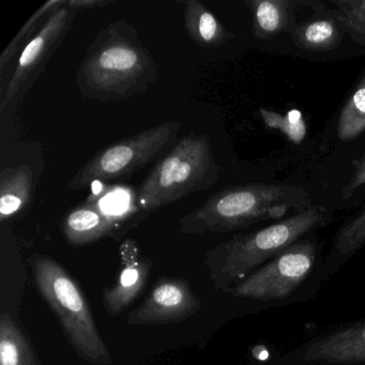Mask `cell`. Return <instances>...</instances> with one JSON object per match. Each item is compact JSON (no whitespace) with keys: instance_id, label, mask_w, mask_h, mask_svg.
I'll use <instances>...</instances> for the list:
<instances>
[{"instance_id":"2","label":"cell","mask_w":365,"mask_h":365,"mask_svg":"<svg viewBox=\"0 0 365 365\" xmlns=\"http://www.w3.org/2000/svg\"><path fill=\"white\" fill-rule=\"evenodd\" d=\"M309 195L303 187L286 185H232L213 194L200 208L179 220L183 235L205 236L249 227L267 220L283 219L289 211L307 210Z\"/></svg>"},{"instance_id":"8","label":"cell","mask_w":365,"mask_h":365,"mask_svg":"<svg viewBox=\"0 0 365 365\" xmlns=\"http://www.w3.org/2000/svg\"><path fill=\"white\" fill-rule=\"evenodd\" d=\"M78 12L68 3L66 4L46 18L39 33L25 46L11 80L1 98V112H5L6 108L14 103H20L27 91L37 82L48 61L71 31Z\"/></svg>"},{"instance_id":"4","label":"cell","mask_w":365,"mask_h":365,"mask_svg":"<svg viewBox=\"0 0 365 365\" xmlns=\"http://www.w3.org/2000/svg\"><path fill=\"white\" fill-rule=\"evenodd\" d=\"M220 178L210 138L189 134L153 168L136 193V208L149 215L195 192L211 189Z\"/></svg>"},{"instance_id":"17","label":"cell","mask_w":365,"mask_h":365,"mask_svg":"<svg viewBox=\"0 0 365 365\" xmlns=\"http://www.w3.org/2000/svg\"><path fill=\"white\" fill-rule=\"evenodd\" d=\"M343 33L336 19H317L299 24L292 31V41L301 50L324 52L337 48Z\"/></svg>"},{"instance_id":"12","label":"cell","mask_w":365,"mask_h":365,"mask_svg":"<svg viewBox=\"0 0 365 365\" xmlns=\"http://www.w3.org/2000/svg\"><path fill=\"white\" fill-rule=\"evenodd\" d=\"M123 220L113 217L95 202H84L72 209L63 219L66 239L73 247H83L112 236Z\"/></svg>"},{"instance_id":"9","label":"cell","mask_w":365,"mask_h":365,"mask_svg":"<svg viewBox=\"0 0 365 365\" xmlns=\"http://www.w3.org/2000/svg\"><path fill=\"white\" fill-rule=\"evenodd\" d=\"M202 301L182 277H163L151 289L144 302L128 316L133 326L177 324L195 315Z\"/></svg>"},{"instance_id":"3","label":"cell","mask_w":365,"mask_h":365,"mask_svg":"<svg viewBox=\"0 0 365 365\" xmlns=\"http://www.w3.org/2000/svg\"><path fill=\"white\" fill-rule=\"evenodd\" d=\"M332 220L333 213L328 209L312 206L256 232L235 235L207 252L205 264L209 279L215 288L224 292L300 241L307 232L327 225Z\"/></svg>"},{"instance_id":"7","label":"cell","mask_w":365,"mask_h":365,"mask_svg":"<svg viewBox=\"0 0 365 365\" xmlns=\"http://www.w3.org/2000/svg\"><path fill=\"white\" fill-rule=\"evenodd\" d=\"M316 254L315 243L298 241L224 292L251 300H284L309 277L315 266Z\"/></svg>"},{"instance_id":"21","label":"cell","mask_w":365,"mask_h":365,"mask_svg":"<svg viewBox=\"0 0 365 365\" xmlns=\"http://www.w3.org/2000/svg\"><path fill=\"white\" fill-rule=\"evenodd\" d=\"M259 114L267 127L279 130L294 144H301L307 136V125L299 110H290L286 115H281L273 110L260 108Z\"/></svg>"},{"instance_id":"19","label":"cell","mask_w":365,"mask_h":365,"mask_svg":"<svg viewBox=\"0 0 365 365\" xmlns=\"http://www.w3.org/2000/svg\"><path fill=\"white\" fill-rule=\"evenodd\" d=\"M67 3L68 0H50L48 3L42 5L29 19V21L23 25L22 29L14 36V39L8 44L7 48L4 50L3 54L0 56V71L3 72L5 70L6 65L16 56V53H19L25 42L31 41L29 38L33 35L34 31L37 29L38 23L46 16L48 18L53 12L56 11L59 8L63 7Z\"/></svg>"},{"instance_id":"15","label":"cell","mask_w":365,"mask_h":365,"mask_svg":"<svg viewBox=\"0 0 365 365\" xmlns=\"http://www.w3.org/2000/svg\"><path fill=\"white\" fill-rule=\"evenodd\" d=\"M245 5L253 16L252 31L258 39H274L287 29L292 16L288 0H250Z\"/></svg>"},{"instance_id":"24","label":"cell","mask_w":365,"mask_h":365,"mask_svg":"<svg viewBox=\"0 0 365 365\" xmlns=\"http://www.w3.org/2000/svg\"><path fill=\"white\" fill-rule=\"evenodd\" d=\"M115 1L110 0H69L68 5L74 9L85 10V9H97V8H103L106 6L113 5Z\"/></svg>"},{"instance_id":"20","label":"cell","mask_w":365,"mask_h":365,"mask_svg":"<svg viewBox=\"0 0 365 365\" xmlns=\"http://www.w3.org/2000/svg\"><path fill=\"white\" fill-rule=\"evenodd\" d=\"M335 6V19L350 37L365 46V0H339Z\"/></svg>"},{"instance_id":"1","label":"cell","mask_w":365,"mask_h":365,"mask_svg":"<svg viewBox=\"0 0 365 365\" xmlns=\"http://www.w3.org/2000/svg\"><path fill=\"white\" fill-rule=\"evenodd\" d=\"M159 80V65L125 20L110 23L97 34L76 76L83 100L103 104L146 95Z\"/></svg>"},{"instance_id":"14","label":"cell","mask_w":365,"mask_h":365,"mask_svg":"<svg viewBox=\"0 0 365 365\" xmlns=\"http://www.w3.org/2000/svg\"><path fill=\"white\" fill-rule=\"evenodd\" d=\"M181 4L185 31L196 46L217 48L235 37L202 1L185 0Z\"/></svg>"},{"instance_id":"13","label":"cell","mask_w":365,"mask_h":365,"mask_svg":"<svg viewBox=\"0 0 365 365\" xmlns=\"http://www.w3.org/2000/svg\"><path fill=\"white\" fill-rule=\"evenodd\" d=\"M35 176L29 164L8 166L0 172V220L8 221L31 204Z\"/></svg>"},{"instance_id":"16","label":"cell","mask_w":365,"mask_h":365,"mask_svg":"<svg viewBox=\"0 0 365 365\" xmlns=\"http://www.w3.org/2000/svg\"><path fill=\"white\" fill-rule=\"evenodd\" d=\"M0 365H40L26 335L6 312L0 316Z\"/></svg>"},{"instance_id":"11","label":"cell","mask_w":365,"mask_h":365,"mask_svg":"<svg viewBox=\"0 0 365 365\" xmlns=\"http://www.w3.org/2000/svg\"><path fill=\"white\" fill-rule=\"evenodd\" d=\"M123 267L118 279L103 294L104 307L108 315L123 314L138 298L146 285L150 272L151 262L138 255V249L133 240H127L120 247Z\"/></svg>"},{"instance_id":"23","label":"cell","mask_w":365,"mask_h":365,"mask_svg":"<svg viewBox=\"0 0 365 365\" xmlns=\"http://www.w3.org/2000/svg\"><path fill=\"white\" fill-rule=\"evenodd\" d=\"M363 185H365V157L363 158L362 161L356 166V170H354L349 183L344 187L343 197H350V195H351L356 190L363 187Z\"/></svg>"},{"instance_id":"5","label":"cell","mask_w":365,"mask_h":365,"mask_svg":"<svg viewBox=\"0 0 365 365\" xmlns=\"http://www.w3.org/2000/svg\"><path fill=\"white\" fill-rule=\"evenodd\" d=\"M29 262L38 290L54 311L78 358L93 365L112 364V354L71 275L50 256L35 254Z\"/></svg>"},{"instance_id":"22","label":"cell","mask_w":365,"mask_h":365,"mask_svg":"<svg viewBox=\"0 0 365 365\" xmlns=\"http://www.w3.org/2000/svg\"><path fill=\"white\" fill-rule=\"evenodd\" d=\"M365 245V209L343 226L335 240V250L339 256L348 257Z\"/></svg>"},{"instance_id":"10","label":"cell","mask_w":365,"mask_h":365,"mask_svg":"<svg viewBox=\"0 0 365 365\" xmlns=\"http://www.w3.org/2000/svg\"><path fill=\"white\" fill-rule=\"evenodd\" d=\"M300 358L329 365L365 363V320L314 339L305 346Z\"/></svg>"},{"instance_id":"6","label":"cell","mask_w":365,"mask_h":365,"mask_svg":"<svg viewBox=\"0 0 365 365\" xmlns=\"http://www.w3.org/2000/svg\"><path fill=\"white\" fill-rule=\"evenodd\" d=\"M181 127V121H164L110 145L74 174L67 190L78 191L95 182L125 178L146 168L174 146Z\"/></svg>"},{"instance_id":"18","label":"cell","mask_w":365,"mask_h":365,"mask_svg":"<svg viewBox=\"0 0 365 365\" xmlns=\"http://www.w3.org/2000/svg\"><path fill=\"white\" fill-rule=\"evenodd\" d=\"M365 132V76L341 108L337 123V136L349 142Z\"/></svg>"}]
</instances>
